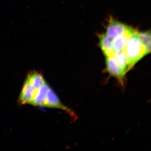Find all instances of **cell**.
Listing matches in <instances>:
<instances>
[{"instance_id":"6da1fadb","label":"cell","mask_w":151,"mask_h":151,"mask_svg":"<svg viewBox=\"0 0 151 151\" xmlns=\"http://www.w3.org/2000/svg\"><path fill=\"white\" fill-rule=\"evenodd\" d=\"M137 32L130 38L123 50L127 56L131 69L143 57L149 54L146 47L137 36Z\"/></svg>"},{"instance_id":"7a4b0ae2","label":"cell","mask_w":151,"mask_h":151,"mask_svg":"<svg viewBox=\"0 0 151 151\" xmlns=\"http://www.w3.org/2000/svg\"><path fill=\"white\" fill-rule=\"evenodd\" d=\"M42 106L61 109L65 111L72 117L76 118L75 113L71 109L62 103L55 92L51 88L47 93Z\"/></svg>"},{"instance_id":"3957f363","label":"cell","mask_w":151,"mask_h":151,"mask_svg":"<svg viewBox=\"0 0 151 151\" xmlns=\"http://www.w3.org/2000/svg\"><path fill=\"white\" fill-rule=\"evenodd\" d=\"M105 63L109 75L117 79L121 85L123 86L124 77L128 71L119 65L112 56L106 57Z\"/></svg>"},{"instance_id":"277c9868","label":"cell","mask_w":151,"mask_h":151,"mask_svg":"<svg viewBox=\"0 0 151 151\" xmlns=\"http://www.w3.org/2000/svg\"><path fill=\"white\" fill-rule=\"evenodd\" d=\"M137 32L129 26L123 33L113 39L112 46L113 51L115 52L123 50L130 38Z\"/></svg>"},{"instance_id":"5b68a950","label":"cell","mask_w":151,"mask_h":151,"mask_svg":"<svg viewBox=\"0 0 151 151\" xmlns=\"http://www.w3.org/2000/svg\"><path fill=\"white\" fill-rule=\"evenodd\" d=\"M128 27L126 24L111 18L107 27L106 34L107 36L113 39L123 33Z\"/></svg>"},{"instance_id":"8992f818","label":"cell","mask_w":151,"mask_h":151,"mask_svg":"<svg viewBox=\"0 0 151 151\" xmlns=\"http://www.w3.org/2000/svg\"><path fill=\"white\" fill-rule=\"evenodd\" d=\"M50 88L46 82L39 88H35L31 104L36 106H42L47 93Z\"/></svg>"},{"instance_id":"52a82bcc","label":"cell","mask_w":151,"mask_h":151,"mask_svg":"<svg viewBox=\"0 0 151 151\" xmlns=\"http://www.w3.org/2000/svg\"><path fill=\"white\" fill-rule=\"evenodd\" d=\"M35 88L30 86L25 81L18 99L19 103L21 105L30 104L32 100Z\"/></svg>"},{"instance_id":"ba28073f","label":"cell","mask_w":151,"mask_h":151,"mask_svg":"<svg viewBox=\"0 0 151 151\" xmlns=\"http://www.w3.org/2000/svg\"><path fill=\"white\" fill-rule=\"evenodd\" d=\"M113 40L106 34H103L99 36L100 48L106 57L112 56L114 52L112 47Z\"/></svg>"},{"instance_id":"9c48e42d","label":"cell","mask_w":151,"mask_h":151,"mask_svg":"<svg viewBox=\"0 0 151 151\" xmlns=\"http://www.w3.org/2000/svg\"><path fill=\"white\" fill-rule=\"evenodd\" d=\"M25 81L34 88H39L46 82L42 74L37 71L28 73Z\"/></svg>"},{"instance_id":"30bf717a","label":"cell","mask_w":151,"mask_h":151,"mask_svg":"<svg viewBox=\"0 0 151 151\" xmlns=\"http://www.w3.org/2000/svg\"><path fill=\"white\" fill-rule=\"evenodd\" d=\"M111 56L119 65L126 69L128 71L131 69L129 67V61L127 56L124 50L115 52Z\"/></svg>"},{"instance_id":"8fae6325","label":"cell","mask_w":151,"mask_h":151,"mask_svg":"<svg viewBox=\"0 0 151 151\" xmlns=\"http://www.w3.org/2000/svg\"><path fill=\"white\" fill-rule=\"evenodd\" d=\"M137 35L141 42L144 45L147 49L149 53L151 51V33L150 31L137 32Z\"/></svg>"}]
</instances>
